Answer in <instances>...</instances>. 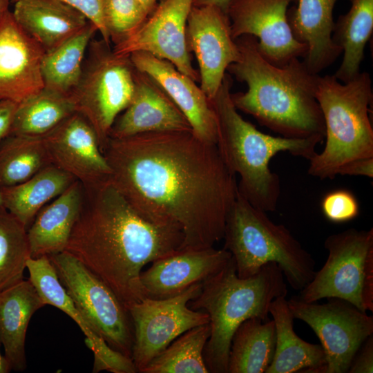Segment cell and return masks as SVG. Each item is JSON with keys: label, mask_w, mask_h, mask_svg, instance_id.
<instances>
[{"label": "cell", "mask_w": 373, "mask_h": 373, "mask_svg": "<svg viewBox=\"0 0 373 373\" xmlns=\"http://www.w3.org/2000/svg\"><path fill=\"white\" fill-rule=\"evenodd\" d=\"M102 151L111 181L136 211L181 230L180 249L223 239L238 189L216 144L192 131H161L108 137Z\"/></svg>", "instance_id": "6da1fadb"}, {"label": "cell", "mask_w": 373, "mask_h": 373, "mask_svg": "<svg viewBox=\"0 0 373 373\" xmlns=\"http://www.w3.org/2000/svg\"><path fill=\"white\" fill-rule=\"evenodd\" d=\"M83 186L81 209L65 251L102 279L127 309L144 298L142 268L179 250L182 232L140 214L110 178Z\"/></svg>", "instance_id": "7a4b0ae2"}, {"label": "cell", "mask_w": 373, "mask_h": 373, "mask_svg": "<svg viewBox=\"0 0 373 373\" xmlns=\"http://www.w3.org/2000/svg\"><path fill=\"white\" fill-rule=\"evenodd\" d=\"M239 59L227 71L245 82V92L231 93L237 110L253 116L260 124L281 137L325 140L323 117L316 99L318 76L299 59L278 66L260 52L257 39H236Z\"/></svg>", "instance_id": "3957f363"}, {"label": "cell", "mask_w": 373, "mask_h": 373, "mask_svg": "<svg viewBox=\"0 0 373 373\" xmlns=\"http://www.w3.org/2000/svg\"><path fill=\"white\" fill-rule=\"evenodd\" d=\"M231 76L226 73L211 100L217 120L216 145L227 167L240 177L239 193L256 208L274 211L280 183L269 168L271 159L280 152H288L309 160L316 153V146L323 141L318 137L294 139L262 133L238 113L231 98Z\"/></svg>", "instance_id": "277c9868"}, {"label": "cell", "mask_w": 373, "mask_h": 373, "mask_svg": "<svg viewBox=\"0 0 373 373\" xmlns=\"http://www.w3.org/2000/svg\"><path fill=\"white\" fill-rule=\"evenodd\" d=\"M287 294L284 275L274 262L265 265L255 275L239 278L231 258L218 273L202 285L199 294L189 303L209 317L210 336L204 349L205 364L211 373H227L233 336L251 318L269 320L271 303Z\"/></svg>", "instance_id": "5b68a950"}, {"label": "cell", "mask_w": 373, "mask_h": 373, "mask_svg": "<svg viewBox=\"0 0 373 373\" xmlns=\"http://www.w3.org/2000/svg\"><path fill=\"white\" fill-rule=\"evenodd\" d=\"M373 93L370 75L360 72L347 82L334 75L318 76L316 99L323 117V150L309 160L308 173L333 179L354 160L373 157V129L369 116Z\"/></svg>", "instance_id": "8992f818"}, {"label": "cell", "mask_w": 373, "mask_h": 373, "mask_svg": "<svg viewBox=\"0 0 373 373\" xmlns=\"http://www.w3.org/2000/svg\"><path fill=\"white\" fill-rule=\"evenodd\" d=\"M223 239L239 278L251 277L269 262L278 265L297 291L314 276L316 262L312 255L287 228L273 222L239 191L227 214Z\"/></svg>", "instance_id": "52a82bcc"}, {"label": "cell", "mask_w": 373, "mask_h": 373, "mask_svg": "<svg viewBox=\"0 0 373 373\" xmlns=\"http://www.w3.org/2000/svg\"><path fill=\"white\" fill-rule=\"evenodd\" d=\"M324 246L325 264L297 297L307 303L336 298L373 312V229L333 233Z\"/></svg>", "instance_id": "ba28073f"}, {"label": "cell", "mask_w": 373, "mask_h": 373, "mask_svg": "<svg viewBox=\"0 0 373 373\" xmlns=\"http://www.w3.org/2000/svg\"><path fill=\"white\" fill-rule=\"evenodd\" d=\"M79 82L70 95L76 112L94 128L101 150L116 118L127 107L135 88L129 56L116 55L104 40H92Z\"/></svg>", "instance_id": "9c48e42d"}, {"label": "cell", "mask_w": 373, "mask_h": 373, "mask_svg": "<svg viewBox=\"0 0 373 373\" xmlns=\"http://www.w3.org/2000/svg\"><path fill=\"white\" fill-rule=\"evenodd\" d=\"M48 257L68 295L91 327L110 347L132 358V321L114 291L66 251Z\"/></svg>", "instance_id": "30bf717a"}, {"label": "cell", "mask_w": 373, "mask_h": 373, "mask_svg": "<svg viewBox=\"0 0 373 373\" xmlns=\"http://www.w3.org/2000/svg\"><path fill=\"white\" fill-rule=\"evenodd\" d=\"M327 300L316 304L294 296L287 303L294 318L307 323L320 340L325 356L323 373H345L373 334V317L344 300Z\"/></svg>", "instance_id": "8fae6325"}, {"label": "cell", "mask_w": 373, "mask_h": 373, "mask_svg": "<svg viewBox=\"0 0 373 373\" xmlns=\"http://www.w3.org/2000/svg\"><path fill=\"white\" fill-rule=\"evenodd\" d=\"M202 283L166 298L144 297L127 307L133 327L132 359L140 372L172 341L195 327L209 323V315L188 303L200 292Z\"/></svg>", "instance_id": "7c38bea8"}, {"label": "cell", "mask_w": 373, "mask_h": 373, "mask_svg": "<svg viewBox=\"0 0 373 373\" xmlns=\"http://www.w3.org/2000/svg\"><path fill=\"white\" fill-rule=\"evenodd\" d=\"M194 0H161L146 20L131 35L114 45L118 56L144 52L171 62L195 82L198 72L193 66L186 40V23Z\"/></svg>", "instance_id": "4fadbf2b"}, {"label": "cell", "mask_w": 373, "mask_h": 373, "mask_svg": "<svg viewBox=\"0 0 373 373\" xmlns=\"http://www.w3.org/2000/svg\"><path fill=\"white\" fill-rule=\"evenodd\" d=\"M294 1L231 0L227 15L233 38L255 37L261 54L278 66L304 58L307 46L295 38L287 19L289 6Z\"/></svg>", "instance_id": "5bb4252c"}, {"label": "cell", "mask_w": 373, "mask_h": 373, "mask_svg": "<svg viewBox=\"0 0 373 373\" xmlns=\"http://www.w3.org/2000/svg\"><path fill=\"white\" fill-rule=\"evenodd\" d=\"M186 40L199 66L200 88L211 100L229 66L240 57L225 12L214 6H193L187 19Z\"/></svg>", "instance_id": "9a60e30c"}, {"label": "cell", "mask_w": 373, "mask_h": 373, "mask_svg": "<svg viewBox=\"0 0 373 373\" xmlns=\"http://www.w3.org/2000/svg\"><path fill=\"white\" fill-rule=\"evenodd\" d=\"M42 137L50 163L84 186L110 178L97 134L80 113H73Z\"/></svg>", "instance_id": "2e32d148"}, {"label": "cell", "mask_w": 373, "mask_h": 373, "mask_svg": "<svg viewBox=\"0 0 373 373\" xmlns=\"http://www.w3.org/2000/svg\"><path fill=\"white\" fill-rule=\"evenodd\" d=\"M231 258L224 248L178 250L151 262L149 269L141 272L144 296L162 299L176 296L195 284L204 283L222 270Z\"/></svg>", "instance_id": "e0dca14e"}, {"label": "cell", "mask_w": 373, "mask_h": 373, "mask_svg": "<svg viewBox=\"0 0 373 373\" xmlns=\"http://www.w3.org/2000/svg\"><path fill=\"white\" fill-rule=\"evenodd\" d=\"M135 69L152 77L188 120L192 132L201 140L217 143L218 127L211 100L200 86L171 62L144 52L129 55Z\"/></svg>", "instance_id": "ac0fdd59"}, {"label": "cell", "mask_w": 373, "mask_h": 373, "mask_svg": "<svg viewBox=\"0 0 373 373\" xmlns=\"http://www.w3.org/2000/svg\"><path fill=\"white\" fill-rule=\"evenodd\" d=\"M44 53L8 11L0 23V99L19 103L44 88L41 71Z\"/></svg>", "instance_id": "d6986e66"}, {"label": "cell", "mask_w": 373, "mask_h": 373, "mask_svg": "<svg viewBox=\"0 0 373 373\" xmlns=\"http://www.w3.org/2000/svg\"><path fill=\"white\" fill-rule=\"evenodd\" d=\"M184 131L192 130L183 113L152 77L135 68L132 98L122 114L116 118L109 137Z\"/></svg>", "instance_id": "ffe728a7"}, {"label": "cell", "mask_w": 373, "mask_h": 373, "mask_svg": "<svg viewBox=\"0 0 373 373\" xmlns=\"http://www.w3.org/2000/svg\"><path fill=\"white\" fill-rule=\"evenodd\" d=\"M287 11L294 36L307 46L303 62L313 74L332 64L342 52L332 40L335 22L333 10L338 0H296Z\"/></svg>", "instance_id": "44dd1931"}, {"label": "cell", "mask_w": 373, "mask_h": 373, "mask_svg": "<svg viewBox=\"0 0 373 373\" xmlns=\"http://www.w3.org/2000/svg\"><path fill=\"white\" fill-rule=\"evenodd\" d=\"M12 3L15 21L45 52L56 48L90 22L82 12L59 0H14Z\"/></svg>", "instance_id": "7402d4cb"}, {"label": "cell", "mask_w": 373, "mask_h": 373, "mask_svg": "<svg viewBox=\"0 0 373 373\" xmlns=\"http://www.w3.org/2000/svg\"><path fill=\"white\" fill-rule=\"evenodd\" d=\"M83 195V184L75 180L38 212L27 229L30 258L65 251L81 209Z\"/></svg>", "instance_id": "603a6c76"}, {"label": "cell", "mask_w": 373, "mask_h": 373, "mask_svg": "<svg viewBox=\"0 0 373 373\" xmlns=\"http://www.w3.org/2000/svg\"><path fill=\"white\" fill-rule=\"evenodd\" d=\"M45 303L29 279L0 292V343L11 369H26V337L33 314Z\"/></svg>", "instance_id": "cb8c5ba5"}, {"label": "cell", "mask_w": 373, "mask_h": 373, "mask_svg": "<svg viewBox=\"0 0 373 373\" xmlns=\"http://www.w3.org/2000/svg\"><path fill=\"white\" fill-rule=\"evenodd\" d=\"M269 314L275 325L276 345L272 361L265 373H323L325 356L321 345L300 338L294 329V316L286 297L274 299Z\"/></svg>", "instance_id": "d4e9b609"}, {"label": "cell", "mask_w": 373, "mask_h": 373, "mask_svg": "<svg viewBox=\"0 0 373 373\" xmlns=\"http://www.w3.org/2000/svg\"><path fill=\"white\" fill-rule=\"evenodd\" d=\"M29 280L45 305L54 306L66 313L79 327L86 336V344L94 354V363L108 361L114 350L91 327L77 309L61 283L56 270L48 256L29 258L26 262Z\"/></svg>", "instance_id": "484cf974"}, {"label": "cell", "mask_w": 373, "mask_h": 373, "mask_svg": "<svg viewBox=\"0 0 373 373\" xmlns=\"http://www.w3.org/2000/svg\"><path fill=\"white\" fill-rule=\"evenodd\" d=\"M75 180L70 174L49 164L25 182L0 188L2 206L28 229L38 212Z\"/></svg>", "instance_id": "4316f807"}, {"label": "cell", "mask_w": 373, "mask_h": 373, "mask_svg": "<svg viewBox=\"0 0 373 373\" xmlns=\"http://www.w3.org/2000/svg\"><path fill=\"white\" fill-rule=\"evenodd\" d=\"M350 1V10L338 17L332 33L334 43L343 52L342 62L334 74L342 82L360 73L365 48L373 31V0Z\"/></svg>", "instance_id": "83f0119b"}, {"label": "cell", "mask_w": 373, "mask_h": 373, "mask_svg": "<svg viewBox=\"0 0 373 373\" xmlns=\"http://www.w3.org/2000/svg\"><path fill=\"white\" fill-rule=\"evenodd\" d=\"M275 345L273 320L255 317L245 321L232 338L227 373H265L272 361Z\"/></svg>", "instance_id": "f1b7e54d"}, {"label": "cell", "mask_w": 373, "mask_h": 373, "mask_svg": "<svg viewBox=\"0 0 373 373\" xmlns=\"http://www.w3.org/2000/svg\"><path fill=\"white\" fill-rule=\"evenodd\" d=\"M97 28L90 21L79 32L45 52L41 64L44 88L70 95L77 86L87 48Z\"/></svg>", "instance_id": "f546056e"}, {"label": "cell", "mask_w": 373, "mask_h": 373, "mask_svg": "<svg viewBox=\"0 0 373 373\" xmlns=\"http://www.w3.org/2000/svg\"><path fill=\"white\" fill-rule=\"evenodd\" d=\"M75 112L70 95L44 88L18 103L10 135L44 136Z\"/></svg>", "instance_id": "4dcf8cb0"}, {"label": "cell", "mask_w": 373, "mask_h": 373, "mask_svg": "<svg viewBox=\"0 0 373 373\" xmlns=\"http://www.w3.org/2000/svg\"><path fill=\"white\" fill-rule=\"evenodd\" d=\"M49 164L42 136L11 134L0 140V188L25 182Z\"/></svg>", "instance_id": "1f68e13d"}, {"label": "cell", "mask_w": 373, "mask_h": 373, "mask_svg": "<svg viewBox=\"0 0 373 373\" xmlns=\"http://www.w3.org/2000/svg\"><path fill=\"white\" fill-rule=\"evenodd\" d=\"M209 336V323L190 329L172 341L140 372H209L203 354Z\"/></svg>", "instance_id": "d6a6232c"}, {"label": "cell", "mask_w": 373, "mask_h": 373, "mask_svg": "<svg viewBox=\"0 0 373 373\" xmlns=\"http://www.w3.org/2000/svg\"><path fill=\"white\" fill-rule=\"evenodd\" d=\"M29 258L27 229L0 206V292L24 279Z\"/></svg>", "instance_id": "836d02e7"}, {"label": "cell", "mask_w": 373, "mask_h": 373, "mask_svg": "<svg viewBox=\"0 0 373 373\" xmlns=\"http://www.w3.org/2000/svg\"><path fill=\"white\" fill-rule=\"evenodd\" d=\"M102 15L111 43H119L135 30L149 13L137 0H103Z\"/></svg>", "instance_id": "e575fe53"}, {"label": "cell", "mask_w": 373, "mask_h": 373, "mask_svg": "<svg viewBox=\"0 0 373 373\" xmlns=\"http://www.w3.org/2000/svg\"><path fill=\"white\" fill-rule=\"evenodd\" d=\"M321 210L330 222H349L359 213V204L355 195L350 191L337 189L327 193L321 200Z\"/></svg>", "instance_id": "d590c367"}, {"label": "cell", "mask_w": 373, "mask_h": 373, "mask_svg": "<svg viewBox=\"0 0 373 373\" xmlns=\"http://www.w3.org/2000/svg\"><path fill=\"white\" fill-rule=\"evenodd\" d=\"M14 0H12V2ZM75 8L82 12L89 21L97 28L102 40L107 44H111L108 35L104 26L102 3L103 0H59Z\"/></svg>", "instance_id": "8d00e7d4"}, {"label": "cell", "mask_w": 373, "mask_h": 373, "mask_svg": "<svg viewBox=\"0 0 373 373\" xmlns=\"http://www.w3.org/2000/svg\"><path fill=\"white\" fill-rule=\"evenodd\" d=\"M349 373L373 372V336H369L356 353L348 370Z\"/></svg>", "instance_id": "74e56055"}, {"label": "cell", "mask_w": 373, "mask_h": 373, "mask_svg": "<svg viewBox=\"0 0 373 373\" xmlns=\"http://www.w3.org/2000/svg\"><path fill=\"white\" fill-rule=\"evenodd\" d=\"M338 175L373 178V157L359 158L345 164Z\"/></svg>", "instance_id": "f35d334b"}, {"label": "cell", "mask_w": 373, "mask_h": 373, "mask_svg": "<svg viewBox=\"0 0 373 373\" xmlns=\"http://www.w3.org/2000/svg\"><path fill=\"white\" fill-rule=\"evenodd\" d=\"M17 105L12 100L0 99V140L11 133Z\"/></svg>", "instance_id": "ab89813d"}, {"label": "cell", "mask_w": 373, "mask_h": 373, "mask_svg": "<svg viewBox=\"0 0 373 373\" xmlns=\"http://www.w3.org/2000/svg\"><path fill=\"white\" fill-rule=\"evenodd\" d=\"M231 0H194L193 6H214L227 13V10Z\"/></svg>", "instance_id": "60d3db41"}, {"label": "cell", "mask_w": 373, "mask_h": 373, "mask_svg": "<svg viewBox=\"0 0 373 373\" xmlns=\"http://www.w3.org/2000/svg\"><path fill=\"white\" fill-rule=\"evenodd\" d=\"M151 14L161 0H137Z\"/></svg>", "instance_id": "b9f144b4"}, {"label": "cell", "mask_w": 373, "mask_h": 373, "mask_svg": "<svg viewBox=\"0 0 373 373\" xmlns=\"http://www.w3.org/2000/svg\"><path fill=\"white\" fill-rule=\"evenodd\" d=\"M12 0H0V23L5 15L9 11V6Z\"/></svg>", "instance_id": "7bdbcfd3"}, {"label": "cell", "mask_w": 373, "mask_h": 373, "mask_svg": "<svg viewBox=\"0 0 373 373\" xmlns=\"http://www.w3.org/2000/svg\"><path fill=\"white\" fill-rule=\"evenodd\" d=\"M12 370L11 367L6 358L5 356H2L0 352V373H8Z\"/></svg>", "instance_id": "ee69618b"}, {"label": "cell", "mask_w": 373, "mask_h": 373, "mask_svg": "<svg viewBox=\"0 0 373 373\" xmlns=\"http://www.w3.org/2000/svg\"><path fill=\"white\" fill-rule=\"evenodd\" d=\"M0 206H2V198H1V191H0Z\"/></svg>", "instance_id": "f6af8a7d"}]
</instances>
